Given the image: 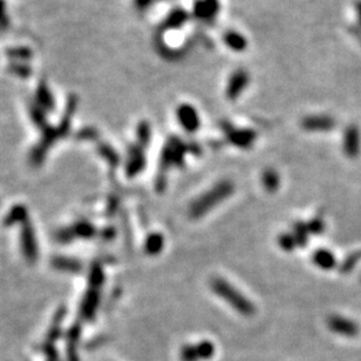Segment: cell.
Returning <instances> with one entry per match:
<instances>
[{
    "instance_id": "cell-1",
    "label": "cell",
    "mask_w": 361,
    "mask_h": 361,
    "mask_svg": "<svg viewBox=\"0 0 361 361\" xmlns=\"http://www.w3.org/2000/svg\"><path fill=\"white\" fill-rule=\"evenodd\" d=\"M235 191V185L231 181H220L218 183L201 195L199 199L192 202L189 208V215L191 218L197 219L207 215L213 208L222 203Z\"/></svg>"
},
{
    "instance_id": "cell-2",
    "label": "cell",
    "mask_w": 361,
    "mask_h": 361,
    "mask_svg": "<svg viewBox=\"0 0 361 361\" xmlns=\"http://www.w3.org/2000/svg\"><path fill=\"white\" fill-rule=\"evenodd\" d=\"M211 289L219 298L228 302L235 311L244 317H251L255 314V306L250 299L223 278H215L211 282Z\"/></svg>"
},
{
    "instance_id": "cell-3",
    "label": "cell",
    "mask_w": 361,
    "mask_h": 361,
    "mask_svg": "<svg viewBox=\"0 0 361 361\" xmlns=\"http://www.w3.org/2000/svg\"><path fill=\"white\" fill-rule=\"evenodd\" d=\"M184 143L181 142L177 138H172L166 143L164 150L162 153V164L164 165H176L181 164L183 161V156L185 155Z\"/></svg>"
},
{
    "instance_id": "cell-4",
    "label": "cell",
    "mask_w": 361,
    "mask_h": 361,
    "mask_svg": "<svg viewBox=\"0 0 361 361\" xmlns=\"http://www.w3.org/2000/svg\"><path fill=\"white\" fill-rule=\"evenodd\" d=\"M327 326L333 333L343 337H355L359 333V327L354 321L341 316L329 317Z\"/></svg>"
},
{
    "instance_id": "cell-5",
    "label": "cell",
    "mask_w": 361,
    "mask_h": 361,
    "mask_svg": "<svg viewBox=\"0 0 361 361\" xmlns=\"http://www.w3.org/2000/svg\"><path fill=\"white\" fill-rule=\"evenodd\" d=\"M20 239L21 249L22 252H24L26 259H29L30 262H34L38 257V243L33 227L30 223H26L24 225Z\"/></svg>"
},
{
    "instance_id": "cell-6",
    "label": "cell",
    "mask_w": 361,
    "mask_h": 361,
    "mask_svg": "<svg viewBox=\"0 0 361 361\" xmlns=\"http://www.w3.org/2000/svg\"><path fill=\"white\" fill-rule=\"evenodd\" d=\"M177 119L181 126L189 133H193L200 128V118L195 108L190 104H182L177 109Z\"/></svg>"
},
{
    "instance_id": "cell-7",
    "label": "cell",
    "mask_w": 361,
    "mask_h": 361,
    "mask_svg": "<svg viewBox=\"0 0 361 361\" xmlns=\"http://www.w3.org/2000/svg\"><path fill=\"white\" fill-rule=\"evenodd\" d=\"M361 149L360 131L355 126H349L344 135V153L349 158L358 157Z\"/></svg>"
},
{
    "instance_id": "cell-8",
    "label": "cell",
    "mask_w": 361,
    "mask_h": 361,
    "mask_svg": "<svg viewBox=\"0 0 361 361\" xmlns=\"http://www.w3.org/2000/svg\"><path fill=\"white\" fill-rule=\"evenodd\" d=\"M301 127L309 131H327L336 127V121L329 116H309L302 120Z\"/></svg>"
},
{
    "instance_id": "cell-9",
    "label": "cell",
    "mask_w": 361,
    "mask_h": 361,
    "mask_svg": "<svg viewBox=\"0 0 361 361\" xmlns=\"http://www.w3.org/2000/svg\"><path fill=\"white\" fill-rule=\"evenodd\" d=\"M249 82V76L244 71L236 72L234 75L231 76L230 82H229L227 95L228 99L236 100L237 96H239L240 93L244 91V88Z\"/></svg>"
},
{
    "instance_id": "cell-10",
    "label": "cell",
    "mask_w": 361,
    "mask_h": 361,
    "mask_svg": "<svg viewBox=\"0 0 361 361\" xmlns=\"http://www.w3.org/2000/svg\"><path fill=\"white\" fill-rule=\"evenodd\" d=\"M227 133L230 142L239 148H250L256 140V134L249 129H232Z\"/></svg>"
},
{
    "instance_id": "cell-11",
    "label": "cell",
    "mask_w": 361,
    "mask_h": 361,
    "mask_svg": "<svg viewBox=\"0 0 361 361\" xmlns=\"http://www.w3.org/2000/svg\"><path fill=\"white\" fill-rule=\"evenodd\" d=\"M146 164V158L143 156V153L141 149L134 148L129 154V160H128L127 164V173L129 176H135L137 175L143 166Z\"/></svg>"
},
{
    "instance_id": "cell-12",
    "label": "cell",
    "mask_w": 361,
    "mask_h": 361,
    "mask_svg": "<svg viewBox=\"0 0 361 361\" xmlns=\"http://www.w3.org/2000/svg\"><path fill=\"white\" fill-rule=\"evenodd\" d=\"M313 263L316 264L318 267L323 270H331L336 266L337 259L335 255L331 251L326 249H320L314 252L313 255Z\"/></svg>"
},
{
    "instance_id": "cell-13",
    "label": "cell",
    "mask_w": 361,
    "mask_h": 361,
    "mask_svg": "<svg viewBox=\"0 0 361 361\" xmlns=\"http://www.w3.org/2000/svg\"><path fill=\"white\" fill-rule=\"evenodd\" d=\"M99 305V293L95 292V291H92V292L87 293V296L85 297L82 301V308H81V311H82V316L86 318V319H91V318L95 314V310Z\"/></svg>"
},
{
    "instance_id": "cell-14",
    "label": "cell",
    "mask_w": 361,
    "mask_h": 361,
    "mask_svg": "<svg viewBox=\"0 0 361 361\" xmlns=\"http://www.w3.org/2000/svg\"><path fill=\"white\" fill-rule=\"evenodd\" d=\"M163 246H164V237L157 232L149 235L148 238L146 239L145 249L148 255H158L163 250Z\"/></svg>"
},
{
    "instance_id": "cell-15",
    "label": "cell",
    "mask_w": 361,
    "mask_h": 361,
    "mask_svg": "<svg viewBox=\"0 0 361 361\" xmlns=\"http://www.w3.org/2000/svg\"><path fill=\"white\" fill-rule=\"evenodd\" d=\"M197 355H199L200 361H205L211 359L213 355H215L216 347L213 343L209 340H202L200 343L195 344Z\"/></svg>"
},
{
    "instance_id": "cell-16",
    "label": "cell",
    "mask_w": 361,
    "mask_h": 361,
    "mask_svg": "<svg viewBox=\"0 0 361 361\" xmlns=\"http://www.w3.org/2000/svg\"><path fill=\"white\" fill-rule=\"evenodd\" d=\"M262 182L264 188H265L267 191L273 192L278 189L279 184H281V180H279V175L277 172H274L272 169H267L264 172L262 176Z\"/></svg>"
},
{
    "instance_id": "cell-17",
    "label": "cell",
    "mask_w": 361,
    "mask_h": 361,
    "mask_svg": "<svg viewBox=\"0 0 361 361\" xmlns=\"http://www.w3.org/2000/svg\"><path fill=\"white\" fill-rule=\"evenodd\" d=\"M224 40H225V44H227L229 47L235 50H243L246 47L245 39L238 33L229 32L227 33V36H225Z\"/></svg>"
},
{
    "instance_id": "cell-18",
    "label": "cell",
    "mask_w": 361,
    "mask_h": 361,
    "mask_svg": "<svg viewBox=\"0 0 361 361\" xmlns=\"http://www.w3.org/2000/svg\"><path fill=\"white\" fill-rule=\"evenodd\" d=\"M309 234H310V230H309L308 224L297 223L296 225H294L292 235L294 236V238H296L298 246L306 245V243H308V240H309Z\"/></svg>"
},
{
    "instance_id": "cell-19",
    "label": "cell",
    "mask_w": 361,
    "mask_h": 361,
    "mask_svg": "<svg viewBox=\"0 0 361 361\" xmlns=\"http://www.w3.org/2000/svg\"><path fill=\"white\" fill-rule=\"evenodd\" d=\"M216 10H217V4L215 0H212V2L207 0V2H203L197 5L196 14L201 18H208L210 17L211 14L215 13Z\"/></svg>"
},
{
    "instance_id": "cell-20",
    "label": "cell",
    "mask_w": 361,
    "mask_h": 361,
    "mask_svg": "<svg viewBox=\"0 0 361 361\" xmlns=\"http://www.w3.org/2000/svg\"><path fill=\"white\" fill-rule=\"evenodd\" d=\"M54 266H57L58 269H61V270L71 271V272L80 270V264L76 261H74V259L64 258V257L54 259Z\"/></svg>"
},
{
    "instance_id": "cell-21",
    "label": "cell",
    "mask_w": 361,
    "mask_h": 361,
    "mask_svg": "<svg viewBox=\"0 0 361 361\" xmlns=\"http://www.w3.org/2000/svg\"><path fill=\"white\" fill-rule=\"evenodd\" d=\"M72 230L74 231L77 236L84 237V238H91V237H93L95 234L94 227H93L91 223H87V222L76 223L75 227L73 228Z\"/></svg>"
},
{
    "instance_id": "cell-22",
    "label": "cell",
    "mask_w": 361,
    "mask_h": 361,
    "mask_svg": "<svg viewBox=\"0 0 361 361\" xmlns=\"http://www.w3.org/2000/svg\"><path fill=\"white\" fill-rule=\"evenodd\" d=\"M181 361H200L195 345L187 344L182 346L180 349Z\"/></svg>"
},
{
    "instance_id": "cell-23",
    "label": "cell",
    "mask_w": 361,
    "mask_h": 361,
    "mask_svg": "<svg viewBox=\"0 0 361 361\" xmlns=\"http://www.w3.org/2000/svg\"><path fill=\"white\" fill-rule=\"evenodd\" d=\"M361 261V251H356L354 254H352L351 256L345 259V262L343 263V265L340 267V271L344 273H347L349 271H352L354 269V266L356 265V263Z\"/></svg>"
},
{
    "instance_id": "cell-24",
    "label": "cell",
    "mask_w": 361,
    "mask_h": 361,
    "mask_svg": "<svg viewBox=\"0 0 361 361\" xmlns=\"http://www.w3.org/2000/svg\"><path fill=\"white\" fill-rule=\"evenodd\" d=\"M279 245L283 250L292 251L293 249H296V246H298V244L292 234H283L279 237Z\"/></svg>"
},
{
    "instance_id": "cell-25",
    "label": "cell",
    "mask_w": 361,
    "mask_h": 361,
    "mask_svg": "<svg viewBox=\"0 0 361 361\" xmlns=\"http://www.w3.org/2000/svg\"><path fill=\"white\" fill-rule=\"evenodd\" d=\"M27 212L24 207H17L12 209V211L10 212V215L7 216V222L10 223H17L19 220H24L26 218Z\"/></svg>"
},
{
    "instance_id": "cell-26",
    "label": "cell",
    "mask_w": 361,
    "mask_h": 361,
    "mask_svg": "<svg viewBox=\"0 0 361 361\" xmlns=\"http://www.w3.org/2000/svg\"><path fill=\"white\" fill-rule=\"evenodd\" d=\"M150 138V127L147 122H142L138 127V140L143 145H147Z\"/></svg>"
},
{
    "instance_id": "cell-27",
    "label": "cell",
    "mask_w": 361,
    "mask_h": 361,
    "mask_svg": "<svg viewBox=\"0 0 361 361\" xmlns=\"http://www.w3.org/2000/svg\"><path fill=\"white\" fill-rule=\"evenodd\" d=\"M308 227L310 232H312L314 235H318L324 231L325 224H324V220L321 218H314L311 220V222L308 223Z\"/></svg>"
},
{
    "instance_id": "cell-28",
    "label": "cell",
    "mask_w": 361,
    "mask_h": 361,
    "mask_svg": "<svg viewBox=\"0 0 361 361\" xmlns=\"http://www.w3.org/2000/svg\"><path fill=\"white\" fill-rule=\"evenodd\" d=\"M185 18V14L184 12H177L176 14H174L172 18H170V20H169V25L170 26H178L181 24V22H183V19Z\"/></svg>"
}]
</instances>
